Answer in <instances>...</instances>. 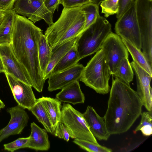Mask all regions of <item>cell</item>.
<instances>
[{
	"label": "cell",
	"mask_w": 152,
	"mask_h": 152,
	"mask_svg": "<svg viewBox=\"0 0 152 152\" xmlns=\"http://www.w3.org/2000/svg\"><path fill=\"white\" fill-rule=\"evenodd\" d=\"M1 73V72L0 71V73Z\"/></svg>",
	"instance_id": "42"
},
{
	"label": "cell",
	"mask_w": 152,
	"mask_h": 152,
	"mask_svg": "<svg viewBox=\"0 0 152 152\" xmlns=\"http://www.w3.org/2000/svg\"><path fill=\"white\" fill-rule=\"evenodd\" d=\"M115 30L116 34L141 50L140 34L137 19L134 1L117 20Z\"/></svg>",
	"instance_id": "8"
},
{
	"label": "cell",
	"mask_w": 152,
	"mask_h": 152,
	"mask_svg": "<svg viewBox=\"0 0 152 152\" xmlns=\"http://www.w3.org/2000/svg\"><path fill=\"white\" fill-rule=\"evenodd\" d=\"M113 76L129 85L130 83L133 80L134 72L128 58H124L122 60Z\"/></svg>",
	"instance_id": "26"
},
{
	"label": "cell",
	"mask_w": 152,
	"mask_h": 152,
	"mask_svg": "<svg viewBox=\"0 0 152 152\" xmlns=\"http://www.w3.org/2000/svg\"><path fill=\"white\" fill-rule=\"evenodd\" d=\"M105 0H94L93 3L99 5L103 1Z\"/></svg>",
	"instance_id": "39"
},
{
	"label": "cell",
	"mask_w": 152,
	"mask_h": 152,
	"mask_svg": "<svg viewBox=\"0 0 152 152\" xmlns=\"http://www.w3.org/2000/svg\"><path fill=\"white\" fill-rule=\"evenodd\" d=\"M119 0H105L102 1L100 5L102 9V13L106 18L116 14L118 9Z\"/></svg>",
	"instance_id": "30"
},
{
	"label": "cell",
	"mask_w": 152,
	"mask_h": 152,
	"mask_svg": "<svg viewBox=\"0 0 152 152\" xmlns=\"http://www.w3.org/2000/svg\"><path fill=\"white\" fill-rule=\"evenodd\" d=\"M121 39L133 59L139 66L152 75V67L150 65L141 50L123 38Z\"/></svg>",
	"instance_id": "24"
},
{
	"label": "cell",
	"mask_w": 152,
	"mask_h": 152,
	"mask_svg": "<svg viewBox=\"0 0 152 152\" xmlns=\"http://www.w3.org/2000/svg\"><path fill=\"white\" fill-rule=\"evenodd\" d=\"M130 64L136 77L137 90L143 106L149 111L152 110V89L150 83L152 75H150L134 61Z\"/></svg>",
	"instance_id": "14"
},
{
	"label": "cell",
	"mask_w": 152,
	"mask_h": 152,
	"mask_svg": "<svg viewBox=\"0 0 152 152\" xmlns=\"http://www.w3.org/2000/svg\"><path fill=\"white\" fill-rule=\"evenodd\" d=\"M80 60L75 42L74 45L55 66L51 72L50 76L51 75L72 66L78 63Z\"/></svg>",
	"instance_id": "22"
},
{
	"label": "cell",
	"mask_w": 152,
	"mask_h": 152,
	"mask_svg": "<svg viewBox=\"0 0 152 152\" xmlns=\"http://www.w3.org/2000/svg\"><path fill=\"white\" fill-rule=\"evenodd\" d=\"M107 107L103 117L111 134L127 132L142 113V104L136 91L117 77H113Z\"/></svg>",
	"instance_id": "2"
},
{
	"label": "cell",
	"mask_w": 152,
	"mask_h": 152,
	"mask_svg": "<svg viewBox=\"0 0 152 152\" xmlns=\"http://www.w3.org/2000/svg\"><path fill=\"white\" fill-rule=\"evenodd\" d=\"M38 121L43 126L47 131L54 135V131L46 110L39 99L30 109Z\"/></svg>",
	"instance_id": "25"
},
{
	"label": "cell",
	"mask_w": 152,
	"mask_h": 152,
	"mask_svg": "<svg viewBox=\"0 0 152 152\" xmlns=\"http://www.w3.org/2000/svg\"><path fill=\"white\" fill-rule=\"evenodd\" d=\"M52 49L49 45L46 37L41 35L38 44V56L40 67L44 75L50 62Z\"/></svg>",
	"instance_id": "23"
},
{
	"label": "cell",
	"mask_w": 152,
	"mask_h": 152,
	"mask_svg": "<svg viewBox=\"0 0 152 152\" xmlns=\"http://www.w3.org/2000/svg\"><path fill=\"white\" fill-rule=\"evenodd\" d=\"M42 30L33 22L15 13L10 45L15 56L26 70L33 87L42 92L45 80L38 56V44Z\"/></svg>",
	"instance_id": "1"
},
{
	"label": "cell",
	"mask_w": 152,
	"mask_h": 152,
	"mask_svg": "<svg viewBox=\"0 0 152 152\" xmlns=\"http://www.w3.org/2000/svg\"><path fill=\"white\" fill-rule=\"evenodd\" d=\"M11 118L8 124L0 130V143L10 135L20 134L27 125L29 119L25 109L18 104L7 109Z\"/></svg>",
	"instance_id": "13"
},
{
	"label": "cell",
	"mask_w": 152,
	"mask_h": 152,
	"mask_svg": "<svg viewBox=\"0 0 152 152\" xmlns=\"http://www.w3.org/2000/svg\"><path fill=\"white\" fill-rule=\"evenodd\" d=\"M15 100L18 105L29 110L34 105L37 99L32 86L4 73Z\"/></svg>",
	"instance_id": "12"
},
{
	"label": "cell",
	"mask_w": 152,
	"mask_h": 152,
	"mask_svg": "<svg viewBox=\"0 0 152 152\" xmlns=\"http://www.w3.org/2000/svg\"><path fill=\"white\" fill-rule=\"evenodd\" d=\"M30 140L29 137L19 138L12 142L4 144V149L8 151L13 152L20 148H28Z\"/></svg>",
	"instance_id": "31"
},
{
	"label": "cell",
	"mask_w": 152,
	"mask_h": 152,
	"mask_svg": "<svg viewBox=\"0 0 152 152\" xmlns=\"http://www.w3.org/2000/svg\"><path fill=\"white\" fill-rule=\"evenodd\" d=\"M134 0H119L118 9L116 13V18L118 19L130 7L134 2Z\"/></svg>",
	"instance_id": "34"
},
{
	"label": "cell",
	"mask_w": 152,
	"mask_h": 152,
	"mask_svg": "<svg viewBox=\"0 0 152 152\" xmlns=\"http://www.w3.org/2000/svg\"><path fill=\"white\" fill-rule=\"evenodd\" d=\"M5 105L3 102L0 99V110L1 108H4Z\"/></svg>",
	"instance_id": "40"
},
{
	"label": "cell",
	"mask_w": 152,
	"mask_h": 152,
	"mask_svg": "<svg viewBox=\"0 0 152 152\" xmlns=\"http://www.w3.org/2000/svg\"><path fill=\"white\" fill-rule=\"evenodd\" d=\"M16 0H0V9L5 12L12 10Z\"/></svg>",
	"instance_id": "36"
},
{
	"label": "cell",
	"mask_w": 152,
	"mask_h": 152,
	"mask_svg": "<svg viewBox=\"0 0 152 152\" xmlns=\"http://www.w3.org/2000/svg\"><path fill=\"white\" fill-rule=\"evenodd\" d=\"M142 53L152 66V0L134 1Z\"/></svg>",
	"instance_id": "6"
},
{
	"label": "cell",
	"mask_w": 152,
	"mask_h": 152,
	"mask_svg": "<svg viewBox=\"0 0 152 152\" xmlns=\"http://www.w3.org/2000/svg\"><path fill=\"white\" fill-rule=\"evenodd\" d=\"M56 95V98L61 102L75 105L84 102L85 96L82 91L79 81H75L64 88Z\"/></svg>",
	"instance_id": "17"
},
{
	"label": "cell",
	"mask_w": 152,
	"mask_h": 152,
	"mask_svg": "<svg viewBox=\"0 0 152 152\" xmlns=\"http://www.w3.org/2000/svg\"><path fill=\"white\" fill-rule=\"evenodd\" d=\"M86 21L81 7L64 8L58 20L49 26L45 32L48 42L53 50L79 36Z\"/></svg>",
	"instance_id": "3"
},
{
	"label": "cell",
	"mask_w": 152,
	"mask_h": 152,
	"mask_svg": "<svg viewBox=\"0 0 152 152\" xmlns=\"http://www.w3.org/2000/svg\"><path fill=\"white\" fill-rule=\"evenodd\" d=\"M0 57L5 72L32 87L29 75L14 54L10 44L0 45Z\"/></svg>",
	"instance_id": "11"
},
{
	"label": "cell",
	"mask_w": 152,
	"mask_h": 152,
	"mask_svg": "<svg viewBox=\"0 0 152 152\" xmlns=\"http://www.w3.org/2000/svg\"><path fill=\"white\" fill-rule=\"evenodd\" d=\"M60 0H44V4L47 8L53 14L55 10H58Z\"/></svg>",
	"instance_id": "35"
},
{
	"label": "cell",
	"mask_w": 152,
	"mask_h": 152,
	"mask_svg": "<svg viewBox=\"0 0 152 152\" xmlns=\"http://www.w3.org/2000/svg\"><path fill=\"white\" fill-rule=\"evenodd\" d=\"M84 66L77 63L64 70L51 75L49 77L48 90L52 91L62 89L71 83L80 80Z\"/></svg>",
	"instance_id": "15"
},
{
	"label": "cell",
	"mask_w": 152,
	"mask_h": 152,
	"mask_svg": "<svg viewBox=\"0 0 152 152\" xmlns=\"http://www.w3.org/2000/svg\"><path fill=\"white\" fill-rule=\"evenodd\" d=\"M61 122L69 130L73 139L98 143L91 132L82 113L69 104L64 103L61 106Z\"/></svg>",
	"instance_id": "7"
},
{
	"label": "cell",
	"mask_w": 152,
	"mask_h": 152,
	"mask_svg": "<svg viewBox=\"0 0 152 152\" xmlns=\"http://www.w3.org/2000/svg\"><path fill=\"white\" fill-rule=\"evenodd\" d=\"M94 0H60V4H62L64 8L80 7L89 3Z\"/></svg>",
	"instance_id": "33"
},
{
	"label": "cell",
	"mask_w": 152,
	"mask_h": 152,
	"mask_svg": "<svg viewBox=\"0 0 152 152\" xmlns=\"http://www.w3.org/2000/svg\"><path fill=\"white\" fill-rule=\"evenodd\" d=\"M110 73L113 76L121 61L128 58V51L120 36L111 32L101 47Z\"/></svg>",
	"instance_id": "9"
},
{
	"label": "cell",
	"mask_w": 152,
	"mask_h": 152,
	"mask_svg": "<svg viewBox=\"0 0 152 152\" xmlns=\"http://www.w3.org/2000/svg\"><path fill=\"white\" fill-rule=\"evenodd\" d=\"M80 7L84 13L86 18L85 24L82 33L96 22L99 14V5L96 4L91 2Z\"/></svg>",
	"instance_id": "27"
},
{
	"label": "cell",
	"mask_w": 152,
	"mask_h": 152,
	"mask_svg": "<svg viewBox=\"0 0 152 152\" xmlns=\"http://www.w3.org/2000/svg\"><path fill=\"white\" fill-rule=\"evenodd\" d=\"M31 132L28 148L36 151H46L50 147L47 131L33 122L31 124Z\"/></svg>",
	"instance_id": "18"
},
{
	"label": "cell",
	"mask_w": 152,
	"mask_h": 152,
	"mask_svg": "<svg viewBox=\"0 0 152 152\" xmlns=\"http://www.w3.org/2000/svg\"><path fill=\"white\" fill-rule=\"evenodd\" d=\"M112 32L111 25L100 15L96 22L77 37L76 45L80 60L96 53Z\"/></svg>",
	"instance_id": "4"
},
{
	"label": "cell",
	"mask_w": 152,
	"mask_h": 152,
	"mask_svg": "<svg viewBox=\"0 0 152 152\" xmlns=\"http://www.w3.org/2000/svg\"><path fill=\"white\" fill-rule=\"evenodd\" d=\"M15 14L13 9L5 12L4 18L0 24V45L10 44L11 43Z\"/></svg>",
	"instance_id": "21"
},
{
	"label": "cell",
	"mask_w": 152,
	"mask_h": 152,
	"mask_svg": "<svg viewBox=\"0 0 152 152\" xmlns=\"http://www.w3.org/2000/svg\"><path fill=\"white\" fill-rule=\"evenodd\" d=\"M110 74L102 50L100 49L84 67L79 80L102 94L110 91Z\"/></svg>",
	"instance_id": "5"
},
{
	"label": "cell",
	"mask_w": 152,
	"mask_h": 152,
	"mask_svg": "<svg viewBox=\"0 0 152 152\" xmlns=\"http://www.w3.org/2000/svg\"><path fill=\"white\" fill-rule=\"evenodd\" d=\"M83 116L94 136L99 140H107L111 135L103 117L100 116L93 107L88 106Z\"/></svg>",
	"instance_id": "16"
},
{
	"label": "cell",
	"mask_w": 152,
	"mask_h": 152,
	"mask_svg": "<svg viewBox=\"0 0 152 152\" xmlns=\"http://www.w3.org/2000/svg\"><path fill=\"white\" fill-rule=\"evenodd\" d=\"M0 71L4 73L5 70L3 66L1 58L0 57Z\"/></svg>",
	"instance_id": "37"
},
{
	"label": "cell",
	"mask_w": 152,
	"mask_h": 152,
	"mask_svg": "<svg viewBox=\"0 0 152 152\" xmlns=\"http://www.w3.org/2000/svg\"><path fill=\"white\" fill-rule=\"evenodd\" d=\"M13 9L16 13L34 23L43 20L50 26L53 24V15L45 6L44 0H16Z\"/></svg>",
	"instance_id": "10"
},
{
	"label": "cell",
	"mask_w": 152,
	"mask_h": 152,
	"mask_svg": "<svg viewBox=\"0 0 152 152\" xmlns=\"http://www.w3.org/2000/svg\"><path fill=\"white\" fill-rule=\"evenodd\" d=\"M54 136L62 139L68 142L70 137L73 139V136L64 125L61 122L57 126L55 131Z\"/></svg>",
	"instance_id": "32"
},
{
	"label": "cell",
	"mask_w": 152,
	"mask_h": 152,
	"mask_svg": "<svg viewBox=\"0 0 152 152\" xmlns=\"http://www.w3.org/2000/svg\"><path fill=\"white\" fill-rule=\"evenodd\" d=\"M45 108L54 131L61 122V102L56 98L42 97L39 98Z\"/></svg>",
	"instance_id": "19"
},
{
	"label": "cell",
	"mask_w": 152,
	"mask_h": 152,
	"mask_svg": "<svg viewBox=\"0 0 152 152\" xmlns=\"http://www.w3.org/2000/svg\"><path fill=\"white\" fill-rule=\"evenodd\" d=\"M5 12H3L0 13V24L2 22L5 15Z\"/></svg>",
	"instance_id": "38"
},
{
	"label": "cell",
	"mask_w": 152,
	"mask_h": 152,
	"mask_svg": "<svg viewBox=\"0 0 152 152\" xmlns=\"http://www.w3.org/2000/svg\"><path fill=\"white\" fill-rule=\"evenodd\" d=\"M3 12V11H2L0 9V13H1V12Z\"/></svg>",
	"instance_id": "41"
},
{
	"label": "cell",
	"mask_w": 152,
	"mask_h": 152,
	"mask_svg": "<svg viewBox=\"0 0 152 152\" xmlns=\"http://www.w3.org/2000/svg\"><path fill=\"white\" fill-rule=\"evenodd\" d=\"M141 115V120L140 124L134 130V133L141 131L144 136H150L152 134V111L142 112Z\"/></svg>",
	"instance_id": "28"
},
{
	"label": "cell",
	"mask_w": 152,
	"mask_h": 152,
	"mask_svg": "<svg viewBox=\"0 0 152 152\" xmlns=\"http://www.w3.org/2000/svg\"><path fill=\"white\" fill-rule=\"evenodd\" d=\"M78 37L62 45L52 51L50 61L44 75L45 80L49 78L51 72L55 66L75 44Z\"/></svg>",
	"instance_id": "20"
},
{
	"label": "cell",
	"mask_w": 152,
	"mask_h": 152,
	"mask_svg": "<svg viewBox=\"0 0 152 152\" xmlns=\"http://www.w3.org/2000/svg\"><path fill=\"white\" fill-rule=\"evenodd\" d=\"M73 142L82 149L89 152H111L112 149L90 141L75 139Z\"/></svg>",
	"instance_id": "29"
}]
</instances>
